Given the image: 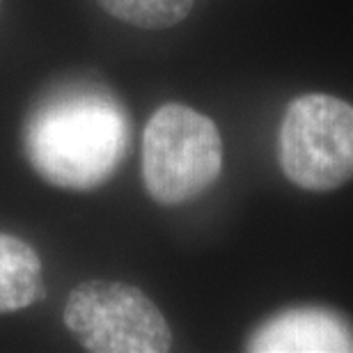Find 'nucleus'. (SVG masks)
Listing matches in <instances>:
<instances>
[{"instance_id":"obj_2","label":"nucleus","mask_w":353,"mask_h":353,"mask_svg":"<svg viewBox=\"0 0 353 353\" xmlns=\"http://www.w3.org/2000/svg\"><path fill=\"white\" fill-rule=\"evenodd\" d=\"M223 170V140L207 115L165 103L145 129L143 179L152 200L165 207L202 195Z\"/></svg>"},{"instance_id":"obj_8","label":"nucleus","mask_w":353,"mask_h":353,"mask_svg":"<svg viewBox=\"0 0 353 353\" xmlns=\"http://www.w3.org/2000/svg\"><path fill=\"white\" fill-rule=\"evenodd\" d=\"M0 5H3V0H0Z\"/></svg>"},{"instance_id":"obj_6","label":"nucleus","mask_w":353,"mask_h":353,"mask_svg":"<svg viewBox=\"0 0 353 353\" xmlns=\"http://www.w3.org/2000/svg\"><path fill=\"white\" fill-rule=\"evenodd\" d=\"M44 296L39 255L12 234H0V314L17 312Z\"/></svg>"},{"instance_id":"obj_4","label":"nucleus","mask_w":353,"mask_h":353,"mask_svg":"<svg viewBox=\"0 0 353 353\" xmlns=\"http://www.w3.org/2000/svg\"><path fill=\"white\" fill-rule=\"evenodd\" d=\"M65 323L94 353H163L172 347L161 310L138 287L124 282L79 285L67 299Z\"/></svg>"},{"instance_id":"obj_1","label":"nucleus","mask_w":353,"mask_h":353,"mask_svg":"<svg viewBox=\"0 0 353 353\" xmlns=\"http://www.w3.org/2000/svg\"><path fill=\"white\" fill-rule=\"evenodd\" d=\"M129 147L122 103L101 88L69 85L48 94L26 126V154L41 179L90 190L108 179Z\"/></svg>"},{"instance_id":"obj_7","label":"nucleus","mask_w":353,"mask_h":353,"mask_svg":"<svg viewBox=\"0 0 353 353\" xmlns=\"http://www.w3.org/2000/svg\"><path fill=\"white\" fill-rule=\"evenodd\" d=\"M195 0H99L110 17L143 30H168L181 23Z\"/></svg>"},{"instance_id":"obj_3","label":"nucleus","mask_w":353,"mask_h":353,"mask_svg":"<svg viewBox=\"0 0 353 353\" xmlns=\"http://www.w3.org/2000/svg\"><path fill=\"white\" fill-rule=\"evenodd\" d=\"M280 168L294 186L328 193L353 176V105L303 94L287 105L278 136Z\"/></svg>"},{"instance_id":"obj_5","label":"nucleus","mask_w":353,"mask_h":353,"mask_svg":"<svg viewBox=\"0 0 353 353\" xmlns=\"http://www.w3.org/2000/svg\"><path fill=\"white\" fill-rule=\"evenodd\" d=\"M257 353H347L353 351L349 323L321 307H294L262 323L248 340Z\"/></svg>"}]
</instances>
